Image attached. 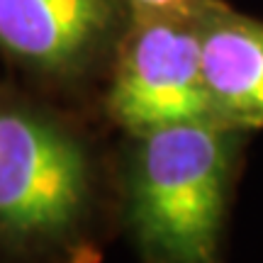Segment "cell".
<instances>
[{
    "label": "cell",
    "mask_w": 263,
    "mask_h": 263,
    "mask_svg": "<svg viewBox=\"0 0 263 263\" xmlns=\"http://www.w3.org/2000/svg\"><path fill=\"white\" fill-rule=\"evenodd\" d=\"M144 15H168V17H193L197 15L200 0H132Z\"/></svg>",
    "instance_id": "8992f818"
},
{
    "label": "cell",
    "mask_w": 263,
    "mask_h": 263,
    "mask_svg": "<svg viewBox=\"0 0 263 263\" xmlns=\"http://www.w3.org/2000/svg\"><path fill=\"white\" fill-rule=\"evenodd\" d=\"M202 66L219 117L263 122V27L219 17L200 29Z\"/></svg>",
    "instance_id": "5b68a950"
},
{
    "label": "cell",
    "mask_w": 263,
    "mask_h": 263,
    "mask_svg": "<svg viewBox=\"0 0 263 263\" xmlns=\"http://www.w3.org/2000/svg\"><path fill=\"white\" fill-rule=\"evenodd\" d=\"M112 20V0H0V49L42 68H64Z\"/></svg>",
    "instance_id": "277c9868"
},
{
    "label": "cell",
    "mask_w": 263,
    "mask_h": 263,
    "mask_svg": "<svg viewBox=\"0 0 263 263\" xmlns=\"http://www.w3.org/2000/svg\"><path fill=\"white\" fill-rule=\"evenodd\" d=\"M85 161L64 132L0 112V227L12 236L54 234L81 210Z\"/></svg>",
    "instance_id": "3957f363"
},
{
    "label": "cell",
    "mask_w": 263,
    "mask_h": 263,
    "mask_svg": "<svg viewBox=\"0 0 263 263\" xmlns=\"http://www.w3.org/2000/svg\"><path fill=\"white\" fill-rule=\"evenodd\" d=\"M224 137L215 120L144 134L134 176V222L141 239L176 261H210L222 224Z\"/></svg>",
    "instance_id": "6da1fadb"
},
{
    "label": "cell",
    "mask_w": 263,
    "mask_h": 263,
    "mask_svg": "<svg viewBox=\"0 0 263 263\" xmlns=\"http://www.w3.org/2000/svg\"><path fill=\"white\" fill-rule=\"evenodd\" d=\"M110 110L127 129L219 117L202 66L200 29L188 17L146 15L124 47L110 93Z\"/></svg>",
    "instance_id": "7a4b0ae2"
}]
</instances>
